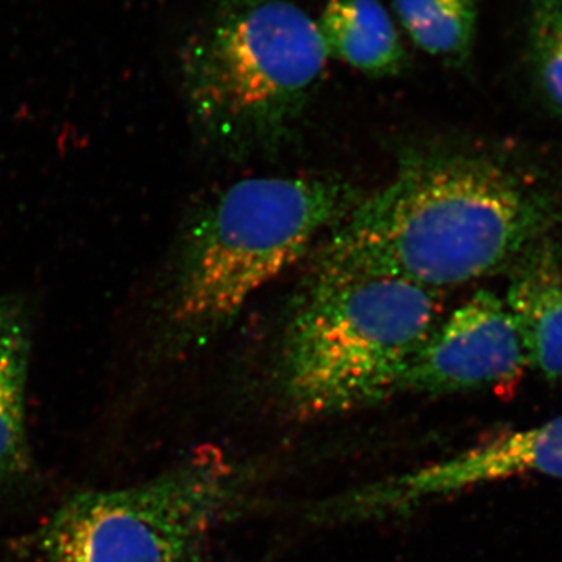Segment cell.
Masks as SVG:
<instances>
[{
  "mask_svg": "<svg viewBox=\"0 0 562 562\" xmlns=\"http://www.w3.org/2000/svg\"><path fill=\"white\" fill-rule=\"evenodd\" d=\"M392 5L419 49L452 68L471 60L479 0H392Z\"/></svg>",
  "mask_w": 562,
  "mask_h": 562,
  "instance_id": "obj_11",
  "label": "cell"
},
{
  "mask_svg": "<svg viewBox=\"0 0 562 562\" xmlns=\"http://www.w3.org/2000/svg\"><path fill=\"white\" fill-rule=\"evenodd\" d=\"M528 361L546 379L562 380V247L538 243L525 251L505 299Z\"/></svg>",
  "mask_w": 562,
  "mask_h": 562,
  "instance_id": "obj_8",
  "label": "cell"
},
{
  "mask_svg": "<svg viewBox=\"0 0 562 562\" xmlns=\"http://www.w3.org/2000/svg\"><path fill=\"white\" fill-rule=\"evenodd\" d=\"M530 366L519 328L497 294L480 291L439 319L409 362L401 392L449 394L509 383Z\"/></svg>",
  "mask_w": 562,
  "mask_h": 562,
  "instance_id": "obj_6",
  "label": "cell"
},
{
  "mask_svg": "<svg viewBox=\"0 0 562 562\" xmlns=\"http://www.w3.org/2000/svg\"><path fill=\"white\" fill-rule=\"evenodd\" d=\"M553 214L542 192L491 158L413 155L328 233L316 269L394 277L439 292L522 257Z\"/></svg>",
  "mask_w": 562,
  "mask_h": 562,
  "instance_id": "obj_1",
  "label": "cell"
},
{
  "mask_svg": "<svg viewBox=\"0 0 562 562\" xmlns=\"http://www.w3.org/2000/svg\"><path fill=\"white\" fill-rule=\"evenodd\" d=\"M525 50L535 83L562 114V0H528Z\"/></svg>",
  "mask_w": 562,
  "mask_h": 562,
  "instance_id": "obj_12",
  "label": "cell"
},
{
  "mask_svg": "<svg viewBox=\"0 0 562 562\" xmlns=\"http://www.w3.org/2000/svg\"><path fill=\"white\" fill-rule=\"evenodd\" d=\"M233 487L224 458L199 454L139 486L77 495L52 517L41 546L50 562H184Z\"/></svg>",
  "mask_w": 562,
  "mask_h": 562,
  "instance_id": "obj_5",
  "label": "cell"
},
{
  "mask_svg": "<svg viewBox=\"0 0 562 562\" xmlns=\"http://www.w3.org/2000/svg\"><path fill=\"white\" fill-rule=\"evenodd\" d=\"M319 27L328 57L371 77L401 76L408 54L380 0H328Z\"/></svg>",
  "mask_w": 562,
  "mask_h": 562,
  "instance_id": "obj_9",
  "label": "cell"
},
{
  "mask_svg": "<svg viewBox=\"0 0 562 562\" xmlns=\"http://www.w3.org/2000/svg\"><path fill=\"white\" fill-rule=\"evenodd\" d=\"M517 475L562 479V416L498 436L449 460L366 487L344 502L341 513L379 514Z\"/></svg>",
  "mask_w": 562,
  "mask_h": 562,
  "instance_id": "obj_7",
  "label": "cell"
},
{
  "mask_svg": "<svg viewBox=\"0 0 562 562\" xmlns=\"http://www.w3.org/2000/svg\"><path fill=\"white\" fill-rule=\"evenodd\" d=\"M360 199L336 177L235 181L203 209L188 235L169 312L176 330L203 338L231 325Z\"/></svg>",
  "mask_w": 562,
  "mask_h": 562,
  "instance_id": "obj_4",
  "label": "cell"
},
{
  "mask_svg": "<svg viewBox=\"0 0 562 562\" xmlns=\"http://www.w3.org/2000/svg\"><path fill=\"white\" fill-rule=\"evenodd\" d=\"M328 58L295 0H211L184 47L188 99L225 149L276 150L319 90Z\"/></svg>",
  "mask_w": 562,
  "mask_h": 562,
  "instance_id": "obj_3",
  "label": "cell"
},
{
  "mask_svg": "<svg viewBox=\"0 0 562 562\" xmlns=\"http://www.w3.org/2000/svg\"><path fill=\"white\" fill-rule=\"evenodd\" d=\"M438 294L394 277L316 269L281 338V387L292 408L335 416L398 394L442 317Z\"/></svg>",
  "mask_w": 562,
  "mask_h": 562,
  "instance_id": "obj_2",
  "label": "cell"
},
{
  "mask_svg": "<svg viewBox=\"0 0 562 562\" xmlns=\"http://www.w3.org/2000/svg\"><path fill=\"white\" fill-rule=\"evenodd\" d=\"M27 366L24 328L0 308V486L20 480L31 465L25 428Z\"/></svg>",
  "mask_w": 562,
  "mask_h": 562,
  "instance_id": "obj_10",
  "label": "cell"
}]
</instances>
